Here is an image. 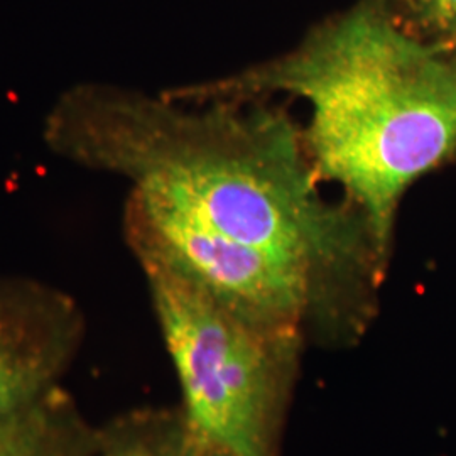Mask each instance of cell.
<instances>
[{"mask_svg":"<svg viewBox=\"0 0 456 456\" xmlns=\"http://www.w3.org/2000/svg\"><path fill=\"white\" fill-rule=\"evenodd\" d=\"M43 139L274 262L308 291V325L331 335L367 325L389 262L359 210L320 191L286 110L264 98L184 102L83 82L53 102Z\"/></svg>","mask_w":456,"mask_h":456,"instance_id":"obj_1","label":"cell"},{"mask_svg":"<svg viewBox=\"0 0 456 456\" xmlns=\"http://www.w3.org/2000/svg\"><path fill=\"white\" fill-rule=\"evenodd\" d=\"M164 92L184 102L303 100L310 117L299 129L318 178L342 188L387 262L401 198L456 154V53L412 37L374 4L279 60Z\"/></svg>","mask_w":456,"mask_h":456,"instance_id":"obj_2","label":"cell"},{"mask_svg":"<svg viewBox=\"0 0 456 456\" xmlns=\"http://www.w3.org/2000/svg\"><path fill=\"white\" fill-rule=\"evenodd\" d=\"M129 247L180 379L186 419L237 456H279L303 331L256 323L152 248Z\"/></svg>","mask_w":456,"mask_h":456,"instance_id":"obj_3","label":"cell"},{"mask_svg":"<svg viewBox=\"0 0 456 456\" xmlns=\"http://www.w3.org/2000/svg\"><path fill=\"white\" fill-rule=\"evenodd\" d=\"M82 333V313L68 294L0 277V440L54 395Z\"/></svg>","mask_w":456,"mask_h":456,"instance_id":"obj_4","label":"cell"},{"mask_svg":"<svg viewBox=\"0 0 456 456\" xmlns=\"http://www.w3.org/2000/svg\"><path fill=\"white\" fill-rule=\"evenodd\" d=\"M92 456H237L203 436L184 412L139 411L98 433Z\"/></svg>","mask_w":456,"mask_h":456,"instance_id":"obj_5","label":"cell"},{"mask_svg":"<svg viewBox=\"0 0 456 456\" xmlns=\"http://www.w3.org/2000/svg\"><path fill=\"white\" fill-rule=\"evenodd\" d=\"M94 441L69 423L53 395L0 440V456H90Z\"/></svg>","mask_w":456,"mask_h":456,"instance_id":"obj_6","label":"cell"},{"mask_svg":"<svg viewBox=\"0 0 456 456\" xmlns=\"http://www.w3.org/2000/svg\"><path fill=\"white\" fill-rule=\"evenodd\" d=\"M401 29L429 46L456 53V0H397Z\"/></svg>","mask_w":456,"mask_h":456,"instance_id":"obj_7","label":"cell"}]
</instances>
